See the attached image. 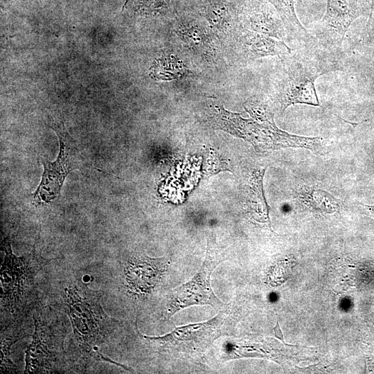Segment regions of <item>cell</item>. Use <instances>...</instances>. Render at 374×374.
I'll return each mask as SVG.
<instances>
[{
	"mask_svg": "<svg viewBox=\"0 0 374 374\" xmlns=\"http://www.w3.org/2000/svg\"><path fill=\"white\" fill-rule=\"evenodd\" d=\"M360 15V0H327L321 32L325 38L341 46L345 34Z\"/></svg>",
	"mask_w": 374,
	"mask_h": 374,
	"instance_id": "9",
	"label": "cell"
},
{
	"mask_svg": "<svg viewBox=\"0 0 374 374\" xmlns=\"http://www.w3.org/2000/svg\"><path fill=\"white\" fill-rule=\"evenodd\" d=\"M276 8L287 36L292 39L305 41L309 34L299 21L293 0H268Z\"/></svg>",
	"mask_w": 374,
	"mask_h": 374,
	"instance_id": "10",
	"label": "cell"
},
{
	"mask_svg": "<svg viewBox=\"0 0 374 374\" xmlns=\"http://www.w3.org/2000/svg\"><path fill=\"white\" fill-rule=\"evenodd\" d=\"M301 199L305 205L326 213L337 211L341 205L337 199L321 189L306 190L301 195Z\"/></svg>",
	"mask_w": 374,
	"mask_h": 374,
	"instance_id": "11",
	"label": "cell"
},
{
	"mask_svg": "<svg viewBox=\"0 0 374 374\" xmlns=\"http://www.w3.org/2000/svg\"><path fill=\"white\" fill-rule=\"evenodd\" d=\"M49 127L58 137L60 152L53 162L41 159L44 172L41 181L33 194L36 205L48 204L57 198L67 175L73 170L80 169L84 159L62 122H52Z\"/></svg>",
	"mask_w": 374,
	"mask_h": 374,
	"instance_id": "3",
	"label": "cell"
},
{
	"mask_svg": "<svg viewBox=\"0 0 374 374\" xmlns=\"http://www.w3.org/2000/svg\"><path fill=\"white\" fill-rule=\"evenodd\" d=\"M282 77L278 84V102L281 112L290 105L305 104L319 107L315 81L330 68L319 61L292 55L282 58Z\"/></svg>",
	"mask_w": 374,
	"mask_h": 374,
	"instance_id": "2",
	"label": "cell"
},
{
	"mask_svg": "<svg viewBox=\"0 0 374 374\" xmlns=\"http://www.w3.org/2000/svg\"><path fill=\"white\" fill-rule=\"evenodd\" d=\"M35 332L31 344L26 350V373H52L63 352L62 344L57 338L51 323L40 314L34 316Z\"/></svg>",
	"mask_w": 374,
	"mask_h": 374,
	"instance_id": "6",
	"label": "cell"
},
{
	"mask_svg": "<svg viewBox=\"0 0 374 374\" xmlns=\"http://www.w3.org/2000/svg\"><path fill=\"white\" fill-rule=\"evenodd\" d=\"M170 260L147 256L132 258L124 269L125 287L132 294H151L164 275Z\"/></svg>",
	"mask_w": 374,
	"mask_h": 374,
	"instance_id": "8",
	"label": "cell"
},
{
	"mask_svg": "<svg viewBox=\"0 0 374 374\" xmlns=\"http://www.w3.org/2000/svg\"><path fill=\"white\" fill-rule=\"evenodd\" d=\"M207 13L211 21L219 24L226 20L227 12L226 7L220 3H212L208 6Z\"/></svg>",
	"mask_w": 374,
	"mask_h": 374,
	"instance_id": "13",
	"label": "cell"
},
{
	"mask_svg": "<svg viewBox=\"0 0 374 374\" xmlns=\"http://www.w3.org/2000/svg\"><path fill=\"white\" fill-rule=\"evenodd\" d=\"M274 332H275V336L280 339L285 344H286L284 341V339H283V333L281 332V330H280V326H279V323H278V321H277L276 323V326L274 327Z\"/></svg>",
	"mask_w": 374,
	"mask_h": 374,
	"instance_id": "15",
	"label": "cell"
},
{
	"mask_svg": "<svg viewBox=\"0 0 374 374\" xmlns=\"http://www.w3.org/2000/svg\"><path fill=\"white\" fill-rule=\"evenodd\" d=\"M3 247L5 258L1 268V303L14 312L28 301L39 265L34 253L21 257L15 256L8 238L3 240Z\"/></svg>",
	"mask_w": 374,
	"mask_h": 374,
	"instance_id": "5",
	"label": "cell"
},
{
	"mask_svg": "<svg viewBox=\"0 0 374 374\" xmlns=\"http://www.w3.org/2000/svg\"><path fill=\"white\" fill-rule=\"evenodd\" d=\"M265 169L255 172L251 179L249 190L248 193V202L251 204L252 208H256L258 212L263 214L267 219L268 209L265 199L262 190V177Z\"/></svg>",
	"mask_w": 374,
	"mask_h": 374,
	"instance_id": "12",
	"label": "cell"
},
{
	"mask_svg": "<svg viewBox=\"0 0 374 374\" xmlns=\"http://www.w3.org/2000/svg\"><path fill=\"white\" fill-rule=\"evenodd\" d=\"M170 0H128L145 9H156L164 6Z\"/></svg>",
	"mask_w": 374,
	"mask_h": 374,
	"instance_id": "14",
	"label": "cell"
},
{
	"mask_svg": "<svg viewBox=\"0 0 374 374\" xmlns=\"http://www.w3.org/2000/svg\"><path fill=\"white\" fill-rule=\"evenodd\" d=\"M222 261L215 236L207 238L205 259L198 271L187 283L171 290L166 301L165 315L170 317L176 312L191 305H222L211 286L213 271Z\"/></svg>",
	"mask_w": 374,
	"mask_h": 374,
	"instance_id": "4",
	"label": "cell"
},
{
	"mask_svg": "<svg viewBox=\"0 0 374 374\" xmlns=\"http://www.w3.org/2000/svg\"><path fill=\"white\" fill-rule=\"evenodd\" d=\"M224 316L220 313L204 322L179 326L162 336L143 337L185 353L202 352L220 335Z\"/></svg>",
	"mask_w": 374,
	"mask_h": 374,
	"instance_id": "7",
	"label": "cell"
},
{
	"mask_svg": "<svg viewBox=\"0 0 374 374\" xmlns=\"http://www.w3.org/2000/svg\"><path fill=\"white\" fill-rule=\"evenodd\" d=\"M100 299L97 292L79 285L65 287L62 294L64 311L71 322L75 344L84 355L96 359L103 357L95 349L109 337L117 323L103 311Z\"/></svg>",
	"mask_w": 374,
	"mask_h": 374,
	"instance_id": "1",
	"label": "cell"
}]
</instances>
